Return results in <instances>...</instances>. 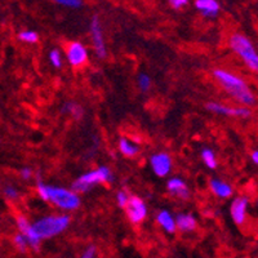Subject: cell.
I'll return each instance as SVG.
<instances>
[{
  "instance_id": "cell-2",
  "label": "cell",
  "mask_w": 258,
  "mask_h": 258,
  "mask_svg": "<svg viewBox=\"0 0 258 258\" xmlns=\"http://www.w3.org/2000/svg\"><path fill=\"white\" fill-rule=\"evenodd\" d=\"M70 225V217L66 214H52V216H47L36 222L32 223V229L35 230L39 238L43 239H50L54 238L57 235L62 234L64 230L68 229Z\"/></svg>"
},
{
  "instance_id": "cell-12",
  "label": "cell",
  "mask_w": 258,
  "mask_h": 258,
  "mask_svg": "<svg viewBox=\"0 0 258 258\" xmlns=\"http://www.w3.org/2000/svg\"><path fill=\"white\" fill-rule=\"evenodd\" d=\"M248 203H249V200L245 197H238L232 200L230 213H231V218L236 225H243L245 222Z\"/></svg>"
},
{
  "instance_id": "cell-27",
  "label": "cell",
  "mask_w": 258,
  "mask_h": 258,
  "mask_svg": "<svg viewBox=\"0 0 258 258\" xmlns=\"http://www.w3.org/2000/svg\"><path fill=\"white\" fill-rule=\"evenodd\" d=\"M129 194L126 192L125 190H120L119 192L116 194V203L117 206L120 207V208H124V207L126 206V203H128L129 200Z\"/></svg>"
},
{
  "instance_id": "cell-8",
  "label": "cell",
  "mask_w": 258,
  "mask_h": 258,
  "mask_svg": "<svg viewBox=\"0 0 258 258\" xmlns=\"http://www.w3.org/2000/svg\"><path fill=\"white\" fill-rule=\"evenodd\" d=\"M91 38L97 57L98 58H105L106 54H107V50H106L102 26H101V21L98 16H93V18L91 21Z\"/></svg>"
},
{
  "instance_id": "cell-17",
  "label": "cell",
  "mask_w": 258,
  "mask_h": 258,
  "mask_svg": "<svg viewBox=\"0 0 258 258\" xmlns=\"http://www.w3.org/2000/svg\"><path fill=\"white\" fill-rule=\"evenodd\" d=\"M198 222L197 218L192 214L188 213H179L176 217V227L177 230L182 232H190L197 229Z\"/></svg>"
},
{
  "instance_id": "cell-16",
  "label": "cell",
  "mask_w": 258,
  "mask_h": 258,
  "mask_svg": "<svg viewBox=\"0 0 258 258\" xmlns=\"http://www.w3.org/2000/svg\"><path fill=\"white\" fill-rule=\"evenodd\" d=\"M209 186H211L212 192L217 198H220V199H227V198H230L232 195V187L227 182L222 181V179H211Z\"/></svg>"
},
{
  "instance_id": "cell-23",
  "label": "cell",
  "mask_w": 258,
  "mask_h": 258,
  "mask_svg": "<svg viewBox=\"0 0 258 258\" xmlns=\"http://www.w3.org/2000/svg\"><path fill=\"white\" fill-rule=\"evenodd\" d=\"M49 61L53 68L61 69L62 68V56L58 49H52L49 52Z\"/></svg>"
},
{
  "instance_id": "cell-21",
  "label": "cell",
  "mask_w": 258,
  "mask_h": 258,
  "mask_svg": "<svg viewBox=\"0 0 258 258\" xmlns=\"http://www.w3.org/2000/svg\"><path fill=\"white\" fill-rule=\"evenodd\" d=\"M18 39L25 43H29V44H34L36 41L39 40V35L38 32L31 31V30H25V31H21L18 34Z\"/></svg>"
},
{
  "instance_id": "cell-20",
  "label": "cell",
  "mask_w": 258,
  "mask_h": 258,
  "mask_svg": "<svg viewBox=\"0 0 258 258\" xmlns=\"http://www.w3.org/2000/svg\"><path fill=\"white\" fill-rule=\"evenodd\" d=\"M63 111L68 112V114L70 115V116H73L74 119H77V120L82 119L83 115H84V110H83L82 106L78 105V103H75V102L64 103V105H63Z\"/></svg>"
},
{
  "instance_id": "cell-18",
  "label": "cell",
  "mask_w": 258,
  "mask_h": 258,
  "mask_svg": "<svg viewBox=\"0 0 258 258\" xmlns=\"http://www.w3.org/2000/svg\"><path fill=\"white\" fill-rule=\"evenodd\" d=\"M117 146H119V151H120L124 156H126V158H135L138 154V151H140L137 145L133 144V142L131 141V140H128V138H120Z\"/></svg>"
},
{
  "instance_id": "cell-22",
  "label": "cell",
  "mask_w": 258,
  "mask_h": 258,
  "mask_svg": "<svg viewBox=\"0 0 258 258\" xmlns=\"http://www.w3.org/2000/svg\"><path fill=\"white\" fill-rule=\"evenodd\" d=\"M13 243H15V246L17 248L20 252H26V249L29 248V243H27V239L25 238L24 235L18 232V234L15 235L13 238Z\"/></svg>"
},
{
  "instance_id": "cell-31",
  "label": "cell",
  "mask_w": 258,
  "mask_h": 258,
  "mask_svg": "<svg viewBox=\"0 0 258 258\" xmlns=\"http://www.w3.org/2000/svg\"><path fill=\"white\" fill-rule=\"evenodd\" d=\"M21 177L24 179H30L32 177V170L30 168H24L21 170Z\"/></svg>"
},
{
  "instance_id": "cell-32",
  "label": "cell",
  "mask_w": 258,
  "mask_h": 258,
  "mask_svg": "<svg viewBox=\"0 0 258 258\" xmlns=\"http://www.w3.org/2000/svg\"><path fill=\"white\" fill-rule=\"evenodd\" d=\"M250 158H252L253 163L258 165V151H253L252 155H250Z\"/></svg>"
},
{
  "instance_id": "cell-9",
  "label": "cell",
  "mask_w": 258,
  "mask_h": 258,
  "mask_svg": "<svg viewBox=\"0 0 258 258\" xmlns=\"http://www.w3.org/2000/svg\"><path fill=\"white\" fill-rule=\"evenodd\" d=\"M207 110L211 112L218 115H225V116H235L241 117V119H246L250 116V110L245 106H239V107H232V106L223 105V103L218 102H209L207 103Z\"/></svg>"
},
{
  "instance_id": "cell-6",
  "label": "cell",
  "mask_w": 258,
  "mask_h": 258,
  "mask_svg": "<svg viewBox=\"0 0 258 258\" xmlns=\"http://www.w3.org/2000/svg\"><path fill=\"white\" fill-rule=\"evenodd\" d=\"M64 53L69 63L75 69H80L88 62V50L80 41H70L64 47Z\"/></svg>"
},
{
  "instance_id": "cell-26",
  "label": "cell",
  "mask_w": 258,
  "mask_h": 258,
  "mask_svg": "<svg viewBox=\"0 0 258 258\" xmlns=\"http://www.w3.org/2000/svg\"><path fill=\"white\" fill-rule=\"evenodd\" d=\"M53 2L69 8H80L83 6V0H53Z\"/></svg>"
},
{
  "instance_id": "cell-7",
  "label": "cell",
  "mask_w": 258,
  "mask_h": 258,
  "mask_svg": "<svg viewBox=\"0 0 258 258\" xmlns=\"http://www.w3.org/2000/svg\"><path fill=\"white\" fill-rule=\"evenodd\" d=\"M125 209L126 218L132 223L137 225V223L144 222L145 218L147 217V206L146 203L138 197H131L129 198L126 206L124 207Z\"/></svg>"
},
{
  "instance_id": "cell-28",
  "label": "cell",
  "mask_w": 258,
  "mask_h": 258,
  "mask_svg": "<svg viewBox=\"0 0 258 258\" xmlns=\"http://www.w3.org/2000/svg\"><path fill=\"white\" fill-rule=\"evenodd\" d=\"M4 195H6L9 200H16L18 198V191L17 188L9 185L4 187Z\"/></svg>"
},
{
  "instance_id": "cell-3",
  "label": "cell",
  "mask_w": 258,
  "mask_h": 258,
  "mask_svg": "<svg viewBox=\"0 0 258 258\" xmlns=\"http://www.w3.org/2000/svg\"><path fill=\"white\" fill-rule=\"evenodd\" d=\"M230 47L243 59L248 69L258 73V53L255 52L249 39L241 34H234L230 38Z\"/></svg>"
},
{
  "instance_id": "cell-11",
  "label": "cell",
  "mask_w": 258,
  "mask_h": 258,
  "mask_svg": "<svg viewBox=\"0 0 258 258\" xmlns=\"http://www.w3.org/2000/svg\"><path fill=\"white\" fill-rule=\"evenodd\" d=\"M150 165L158 177H165L172 170V158L167 153L154 154L150 158Z\"/></svg>"
},
{
  "instance_id": "cell-24",
  "label": "cell",
  "mask_w": 258,
  "mask_h": 258,
  "mask_svg": "<svg viewBox=\"0 0 258 258\" xmlns=\"http://www.w3.org/2000/svg\"><path fill=\"white\" fill-rule=\"evenodd\" d=\"M138 87L144 92L149 91L150 87H151V79H150L149 75H146V74H140L138 75Z\"/></svg>"
},
{
  "instance_id": "cell-10",
  "label": "cell",
  "mask_w": 258,
  "mask_h": 258,
  "mask_svg": "<svg viewBox=\"0 0 258 258\" xmlns=\"http://www.w3.org/2000/svg\"><path fill=\"white\" fill-rule=\"evenodd\" d=\"M16 223H17V227L21 234L27 239L29 248H32L34 250H38L39 246H40L41 239L39 238L35 230L32 229V223H30V221L25 216H22V214H18L17 217H16Z\"/></svg>"
},
{
  "instance_id": "cell-29",
  "label": "cell",
  "mask_w": 258,
  "mask_h": 258,
  "mask_svg": "<svg viewBox=\"0 0 258 258\" xmlns=\"http://www.w3.org/2000/svg\"><path fill=\"white\" fill-rule=\"evenodd\" d=\"M80 258H96V248H94L93 245L88 246V248L83 252V254L80 255Z\"/></svg>"
},
{
  "instance_id": "cell-4",
  "label": "cell",
  "mask_w": 258,
  "mask_h": 258,
  "mask_svg": "<svg viewBox=\"0 0 258 258\" xmlns=\"http://www.w3.org/2000/svg\"><path fill=\"white\" fill-rule=\"evenodd\" d=\"M111 179L112 172L110 170V168L98 167L97 169H93L91 172H87V173L82 174L77 181L74 182L73 191H75L77 194L87 192V191H89L96 185L107 183V182H111Z\"/></svg>"
},
{
  "instance_id": "cell-5",
  "label": "cell",
  "mask_w": 258,
  "mask_h": 258,
  "mask_svg": "<svg viewBox=\"0 0 258 258\" xmlns=\"http://www.w3.org/2000/svg\"><path fill=\"white\" fill-rule=\"evenodd\" d=\"M48 202L62 211H75L80 207V198L75 191L54 186H48Z\"/></svg>"
},
{
  "instance_id": "cell-30",
  "label": "cell",
  "mask_w": 258,
  "mask_h": 258,
  "mask_svg": "<svg viewBox=\"0 0 258 258\" xmlns=\"http://www.w3.org/2000/svg\"><path fill=\"white\" fill-rule=\"evenodd\" d=\"M168 2L172 6V8L174 9L182 8V7H185L188 3V0H168Z\"/></svg>"
},
{
  "instance_id": "cell-14",
  "label": "cell",
  "mask_w": 258,
  "mask_h": 258,
  "mask_svg": "<svg viewBox=\"0 0 258 258\" xmlns=\"http://www.w3.org/2000/svg\"><path fill=\"white\" fill-rule=\"evenodd\" d=\"M195 7L206 17L213 18L220 12V3L217 0H197Z\"/></svg>"
},
{
  "instance_id": "cell-13",
  "label": "cell",
  "mask_w": 258,
  "mask_h": 258,
  "mask_svg": "<svg viewBox=\"0 0 258 258\" xmlns=\"http://www.w3.org/2000/svg\"><path fill=\"white\" fill-rule=\"evenodd\" d=\"M167 188L170 195H173V197L178 198V199L186 200L190 198V191H188L187 185L181 178H177V177L170 178L167 183Z\"/></svg>"
},
{
  "instance_id": "cell-15",
  "label": "cell",
  "mask_w": 258,
  "mask_h": 258,
  "mask_svg": "<svg viewBox=\"0 0 258 258\" xmlns=\"http://www.w3.org/2000/svg\"><path fill=\"white\" fill-rule=\"evenodd\" d=\"M156 222L168 234H174L177 230L176 218L172 216L169 211H160L156 216Z\"/></svg>"
},
{
  "instance_id": "cell-1",
  "label": "cell",
  "mask_w": 258,
  "mask_h": 258,
  "mask_svg": "<svg viewBox=\"0 0 258 258\" xmlns=\"http://www.w3.org/2000/svg\"><path fill=\"white\" fill-rule=\"evenodd\" d=\"M213 78L221 85V88L234 98L241 106H253L255 103V97L249 89L248 84L235 74L226 71L223 69H216L213 71Z\"/></svg>"
},
{
  "instance_id": "cell-25",
  "label": "cell",
  "mask_w": 258,
  "mask_h": 258,
  "mask_svg": "<svg viewBox=\"0 0 258 258\" xmlns=\"http://www.w3.org/2000/svg\"><path fill=\"white\" fill-rule=\"evenodd\" d=\"M36 192H38L40 199H43L44 202H48V185H45L44 182L39 181L36 183Z\"/></svg>"
},
{
  "instance_id": "cell-19",
  "label": "cell",
  "mask_w": 258,
  "mask_h": 258,
  "mask_svg": "<svg viewBox=\"0 0 258 258\" xmlns=\"http://www.w3.org/2000/svg\"><path fill=\"white\" fill-rule=\"evenodd\" d=\"M202 160L204 161V164L209 168V169H216L217 167V158H216V154L212 149H203L202 150Z\"/></svg>"
}]
</instances>
